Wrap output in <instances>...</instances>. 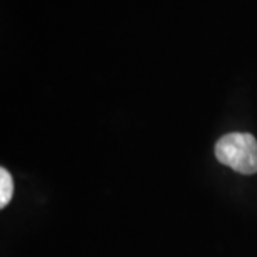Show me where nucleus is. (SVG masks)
<instances>
[{"mask_svg":"<svg viewBox=\"0 0 257 257\" xmlns=\"http://www.w3.org/2000/svg\"><path fill=\"white\" fill-rule=\"evenodd\" d=\"M215 157L235 172L250 176L257 172V141L250 134H227L215 144Z\"/></svg>","mask_w":257,"mask_h":257,"instance_id":"f257e3e1","label":"nucleus"},{"mask_svg":"<svg viewBox=\"0 0 257 257\" xmlns=\"http://www.w3.org/2000/svg\"><path fill=\"white\" fill-rule=\"evenodd\" d=\"M14 194V182L5 169H0V207H5Z\"/></svg>","mask_w":257,"mask_h":257,"instance_id":"f03ea898","label":"nucleus"}]
</instances>
